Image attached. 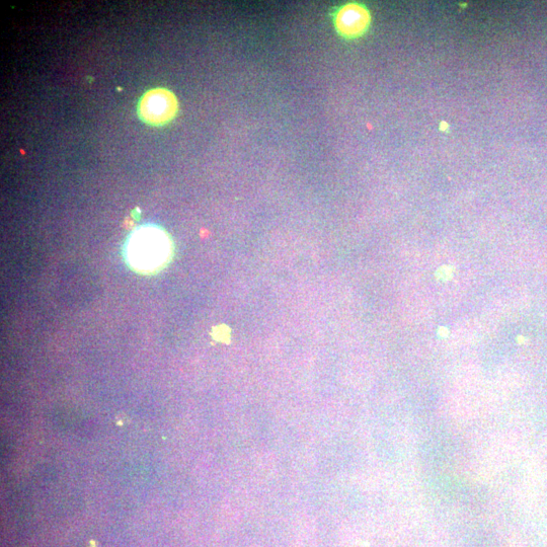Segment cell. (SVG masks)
<instances>
[{
    "label": "cell",
    "instance_id": "6da1fadb",
    "mask_svg": "<svg viewBox=\"0 0 547 547\" xmlns=\"http://www.w3.org/2000/svg\"><path fill=\"white\" fill-rule=\"evenodd\" d=\"M171 254L167 234L158 227L146 226L132 234L127 245V260L136 270L151 272L165 265Z\"/></svg>",
    "mask_w": 547,
    "mask_h": 547
},
{
    "label": "cell",
    "instance_id": "7a4b0ae2",
    "mask_svg": "<svg viewBox=\"0 0 547 547\" xmlns=\"http://www.w3.org/2000/svg\"><path fill=\"white\" fill-rule=\"evenodd\" d=\"M180 109L177 96L168 89L155 88L147 91L139 100V118L151 126H165L171 123Z\"/></svg>",
    "mask_w": 547,
    "mask_h": 547
},
{
    "label": "cell",
    "instance_id": "3957f363",
    "mask_svg": "<svg viewBox=\"0 0 547 547\" xmlns=\"http://www.w3.org/2000/svg\"><path fill=\"white\" fill-rule=\"evenodd\" d=\"M333 27L343 39L352 41L365 36L372 24L370 10L361 3H346L333 14Z\"/></svg>",
    "mask_w": 547,
    "mask_h": 547
}]
</instances>
